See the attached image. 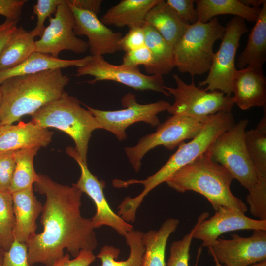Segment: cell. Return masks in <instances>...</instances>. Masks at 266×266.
<instances>
[{"label": "cell", "instance_id": "cell-1", "mask_svg": "<svg viewBox=\"0 0 266 266\" xmlns=\"http://www.w3.org/2000/svg\"><path fill=\"white\" fill-rule=\"evenodd\" d=\"M33 185L46 200L40 217L43 231L26 243L30 264L53 266L65 249L74 257L82 250L93 251L98 241L91 219L81 213L83 193L73 184L62 185L41 174Z\"/></svg>", "mask_w": 266, "mask_h": 266}, {"label": "cell", "instance_id": "cell-2", "mask_svg": "<svg viewBox=\"0 0 266 266\" xmlns=\"http://www.w3.org/2000/svg\"><path fill=\"white\" fill-rule=\"evenodd\" d=\"M69 82L61 68L6 79L0 84V125L12 124L25 115H32L58 99Z\"/></svg>", "mask_w": 266, "mask_h": 266}, {"label": "cell", "instance_id": "cell-3", "mask_svg": "<svg viewBox=\"0 0 266 266\" xmlns=\"http://www.w3.org/2000/svg\"><path fill=\"white\" fill-rule=\"evenodd\" d=\"M233 179L230 173L206 152L178 170L166 183L178 192L192 191L202 195L215 211L226 207L245 213L247 206L231 190Z\"/></svg>", "mask_w": 266, "mask_h": 266}, {"label": "cell", "instance_id": "cell-4", "mask_svg": "<svg viewBox=\"0 0 266 266\" xmlns=\"http://www.w3.org/2000/svg\"><path fill=\"white\" fill-rule=\"evenodd\" d=\"M235 124L231 112H221L209 116L200 132L189 142L180 144L176 151L158 171L145 179L123 180L122 186L127 187L134 184L143 185V191L133 198L135 203L140 205L151 190L206 153L217 137Z\"/></svg>", "mask_w": 266, "mask_h": 266}, {"label": "cell", "instance_id": "cell-5", "mask_svg": "<svg viewBox=\"0 0 266 266\" xmlns=\"http://www.w3.org/2000/svg\"><path fill=\"white\" fill-rule=\"evenodd\" d=\"M32 116L39 127L62 131L73 140L77 154L87 162L89 142L92 132L101 127L96 118L82 107L79 100L64 91L60 97L46 104Z\"/></svg>", "mask_w": 266, "mask_h": 266}, {"label": "cell", "instance_id": "cell-6", "mask_svg": "<svg viewBox=\"0 0 266 266\" xmlns=\"http://www.w3.org/2000/svg\"><path fill=\"white\" fill-rule=\"evenodd\" d=\"M225 27L214 17L206 23L197 21L190 24L173 47L175 67L192 77L209 71L212 60L213 46L222 39Z\"/></svg>", "mask_w": 266, "mask_h": 266}, {"label": "cell", "instance_id": "cell-7", "mask_svg": "<svg viewBox=\"0 0 266 266\" xmlns=\"http://www.w3.org/2000/svg\"><path fill=\"white\" fill-rule=\"evenodd\" d=\"M248 123L247 119L241 120L220 134L207 152L249 192L256 184L258 175L245 143Z\"/></svg>", "mask_w": 266, "mask_h": 266}, {"label": "cell", "instance_id": "cell-8", "mask_svg": "<svg viewBox=\"0 0 266 266\" xmlns=\"http://www.w3.org/2000/svg\"><path fill=\"white\" fill-rule=\"evenodd\" d=\"M208 118L173 115L160 124L154 133L141 137L135 145L125 147L126 155L134 171L139 172L142 158L156 147L163 146L173 150L185 140L193 139L201 130Z\"/></svg>", "mask_w": 266, "mask_h": 266}, {"label": "cell", "instance_id": "cell-9", "mask_svg": "<svg viewBox=\"0 0 266 266\" xmlns=\"http://www.w3.org/2000/svg\"><path fill=\"white\" fill-rule=\"evenodd\" d=\"M172 77L176 87L165 86V89L174 98V103L166 110L169 113L205 118L219 112H231L234 105L233 96L219 91H205L197 87L193 79L190 84H187L176 74Z\"/></svg>", "mask_w": 266, "mask_h": 266}, {"label": "cell", "instance_id": "cell-10", "mask_svg": "<svg viewBox=\"0 0 266 266\" xmlns=\"http://www.w3.org/2000/svg\"><path fill=\"white\" fill-rule=\"evenodd\" d=\"M248 31L245 21L234 17L225 26V31L217 52L214 53L208 74L199 87L206 86L207 91H219L231 96L237 71L235 56L243 34Z\"/></svg>", "mask_w": 266, "mask_h": 266}, {"label": "cell", "instance_id": "cell-11", "mask_svg": "<svg viewBox=\"0 0 266 266\" xmlns=\"http://www.w3.org/2000/svg\"><path fill=\"white\" fill-rule=\"evenodd\" d=\"M121 103L123 109L113 111L97 109L85 105L87 109L97 120L101 129L111 132L119 141L126 139V129L135 123L143 122L152 127L158 126L160 124L158 114L166 111L171 104L163 100L140 104L135 95L131 93L122 97Z\"/></svg>", "mask_w": 266, "mask_h": 266}, {"label": "cell", "instance_id": "cell-12", "mask_svg": "<svg viewBox=\"0 0 266 266\" xmlns=\"http://www.w3.org/2000/svg\"><path fill=\"white\" fill-rule=\"evenodd\" d=\"M76 75L78 77L90 75L94 77L86 81L94 84L101 81L118 82L136 90H151L169 96L165 89L163 76L146 75L138 67H132L123 64L114 65L105 60L103 56H92L83 66L78 67Z\"/></svg>", "mask_w": 266, "mask_h": 266}, {"label": "cell", "instance_id": "cell-13", "mask_svg": "<svg viewBox=\"0 0 266 266\" xmlns=\"http://www.w3.org/2000/svg\"><path fill=\"white\" fill-rule=\"evenodd\" d=\"M49 21L40 39L35 42V51L55 58H58L64 50L76 54L87 51V41L77 37L74 33V16L67 0L58 6L54 16L50 17Z\"/></svg>", "mask_w": 266, "mask_h": 266}, {"label": "cell", "instance_id": "cell-14", "mask_svg": "<svg viewBox=\"0 0 266 266\" xmlns=\"http://www.w3.org/2000/svg\"><path fill=\"white\" fill-rule=\"evenodd\" d=\"M66 153L77 162L81 171L79 179L73 184L82 193L88 195L96 206V212L91 219L94 229L103 226L110 227L120 235L124 236L133 229V226L115 213L108 203L103 192L105 182L100 180L88 169L87 162H84L77 154L74 148L69 146Z\"/></svg>", "mask_w": 266, "mask_h": 266}, {"label": "cell", "instance_id": "cell-15", "mask_svg": "<svg viewBox=\"0 0 266 266\" xmlns=\"http://www.w3.org/2000/svg\"><path fill=\"white\" fill-rule=\"evenodd\" d=\"M232 238H218L208 247L210 255L224 266H248L266 260V230H253L248 237L232 234Z\"/></svg>", "mask_w": 266, "mask_h": 266}, {"label": "cell", "instance_id": "cell-16", "mask_svg": "<svg viewBox=\"0 0 266 266\" xmlns=\"http://www.w3.org/2000/svg\"><path fill=\"white\" fill-rule=\"evenodd\" d=\"M207 212L198 217L193 238L202 241L201 245L212 246L223 233L241 230H266V220H256L234 209L223 207L208 219Z\"/></svg>", "mask_w": 266, "mask_h": 266}, {"label": "cell", "instance_id": "cell-17", "mask_svg": "<svg viewBox=\"0 0 266 266\" xmlns=\"http://www.w3.org/2000/svg\"><path fill=\"white\" fill-rule=\"evenodd\" d=\"M68 4L74 16V33L76 35L87 37L91 56H103L121 50L120 41L123 36L121 33L113 32L96 14Z\"/></svg>", "mask_w": 266, "mask_h": 266}, {"label": "cell", "instance_id": "cell-18", "mask_svg": "<svg viewBox=\"0 0 266 266\" xmlns=\"http://www.w3.org/2000/svg\"><path fill=\"white\" fill-rule=\"evenodd\" d=\"M233 93L234 104L242 110L266 107V79L262 68L247 66L237 69Z\"/></svg>", "mask_w": 266, "mask_h": 266}, {"label": "cell", "instance_id": "cell-19", "mask_svg": "<svg viewBox=\"0 0 266 266\" xmlns=\"http://www.w3.org/2000/svg\"><path fill=\"white\" fill-rule=\"evenodd\" d=\"M53 133L32 121L0 126V151L46 147L51 142Z\"/></svg>", "mask_w": 266, "mask_h": 266}, {"label": "cell", "instance_id": "cell-20", "mask_svg": "<svg viewBox=\"0 0 266 266\" xmlns=\"http://www.w3.org/2000/svg\"><path fill=\"white\" fill-rule=\"evenodd\" d=\"M11 194L15 216L14 241L26 243L36 233V220L41 213L43 205L35 197L33 188Z\"/></svg>", "mask_w": 266, "mask_h": 266}, {"label": "cell", "instance_id": "cell-21", "mask_svg": "<svg viewBox=\"0 0 266 266\" xmlns=\"http://www.w3.org/2000/svg\"><path fill=\"white\" fill-rule=\"evenodd\" d=\"M160 0H123L109 8L101 21L106 26L128 27L129 29L142 27L149 10Z\"/></svg>", "mask_w": 266, "mask_h": 266}, {"label": "cell", "instance_id": "cell-22", "mask_svg": "<svg viewBox=\"0 0 266 266\" xmlns=\"http://www.w3.org/2000/svg\"><path fill=\"white\" fill-rule=\"evenodd\" d=\"M91 57V55H89L81 59L66 60L34 51L18 66L0 71V84L6 79L13 76L33 74L69 66L82 67L90 60Z\"/></svg>", "mask_w": 266, "mask_h": 266}, {"label": "cell", "instance_id": "cell-23", "mask_svg": "<svg viewBox=\"0 0 266 266\" xmlns=\"http://www.w3.org/2000/svg\"><path fill=\"white\" fill-rule=\"evenodd\" d=\"M145 22L153 27L174 47L190 25L166 3L160 0L148 12Z\"/></svg>", "mask_w": 266, "mask_h": 266}, {"label": "cell", "instance_id": "cell-24", "mask_svg": "<svg viewBox=\"0 0 266 266\" xmlns=\"http://www.w3.org/2000/svg\"><path fill=\"white\" fill-rule=\"evenodd\" d=\"M266 61V2L261 7L258 18L249 33L247 44L237 59L239 68L251 66L262 68Z\"/></svg>", "mask_w": 266, "mask_h": 266}, {"label": "cell", "instance_id": "cell-25", "mask_svg": "<svg viewBox=\"0 0 266 266\" xmlns=\"http://www.w3.org/2000/svg\"><path fill=\"white\" fill-rule=\"evenodd\" d=\"M179 220L169 218L158 230L143 233L142 242L145 248L141 266H166V246L170 235L175 232Z\"/></svg>", "mask_w": 266, "mask_h": 266}, {"label": "cell", "instance_id": "cell-26", "mask_svg": "<svg viewBox=\"0 0 266 266\" xmlns=\"http://www.w3.org/2000/svg\"><path fill=\"white\" fill-rule=\"evenodd\" d=\"M198 21L206 23L220 15H233L250 22L257 20L260 8L247 6L240 0H196Z\"/></svg>", "mask_w": 266, "mask_h": 266}, {"label": "cell", "instance_id": "cell-27", "mask_svg": "<svg viewBox=\"0 0 266 266\" xmlns=\"http://www.w3.org/2000/svg\"><path fill=\"white\" fill-rule=\"evenodd\" d=\"M143 29L145 46L150 50L153 57L152 65L145 68L146 72L149 75L162 76L169 73L175 67L173 47L146 22Z\"/></svg>", "mask_w": 266, "mask_h": 266}, {"label": "cell", "instance_id": "cell-28", "mask_svg": "<svg viewBox=\"0 0 266 266\" xmlns=\"http://www.w3.org/2000/svg\"><path fill=\"white\" fill-rule=\"evenodd\" d=\"M34 37L23 27H17L0 53V71L23 63L35 50Z\"/></svg>", "mask_w": 266, "mask_h": 266}, {"label": "cell", "instance_id": "cell-29", "mask_svg": "<svg viewBox=\"0 0 266 266\" xmlns=\"http://www.w3.org/2000/svg\"><path fill=\"white\" fill-rule=\"evenodd\" d=\"M143 233L133 229L124 236L130 248V254L124 261L117 259L120 252L118 248L112 246H103L96 256L101 260V266H141L145 251L142 242Z\"/></svg>", "mask_w": 266, "mask_h": 266}, {"label": "cell", "instance_id": "cell-30", "mask_svg": "<svg viewBox=\"0 0 266 266\" xmlns=\"http://www.w3.org/2000/svg\"><path fill=\"white\" fill-rule=\"evenodd\" d=\"M40 148L31 147L15 150V166L9 192L32 188L38 180L34 170L33 158Z\"/></svg>", "mask_w": 266, "mask_h": 266}, {"label": "cell", "instance_id": "cell-31", "mask_svg": "<svg viewBox=\"0 0 266 266\" xmlns=\"http://www.w3.org/2000/svg\"><path fill=\"white\" fill-rule=\"evenodd\" d=\"M246 148L258 178H266V111L255 128L245 132Z\"/></svg>", "mask_w": 266, "mask_h": 266}, {"label": "cell", "instance_id": "cell-32", "mask_svg": "<svg viewBox=\"0 0 266 266\" xmlns=\"http://www.w3.org/2000/svg\"><path fill=\"white\" fill-rule=\"evenodd\" d=\"M15 216L12 194L0 191V248L7 251L14 241Z\"/></svg>", "mask_w": 266, "mask_h": 266}, {"label": "cell", "instance_id": "cell-33", "mask_svg": "<svg viewBox=\"0 0 266 266\" xmlns=\"http://www.w3.org/2000/svg\"><path fill=\"white\" fill-rule=\"evenodd\" d=\"M197 224L182 239L173 242L170 248V256L166 266H189L190 249Z\"/></svg>", "mask_w": 266, "mask_h": 266}, {"label": "cell", "instance_id": "cell-34", "mask_svg": "<svg viewBox=\"0 0 266 266\" xmlns=\"http://www.w3.org/2000/svg\"><path fill=\"white\" fill-rule=\"evenodd\" d=\"M64 0H38L36 4L33 6V12L37 16L35 27L30 31L32 34L35 36L41 37L46 27L45 22L51 15L55 13L58 6Z\"/></svg>", "mask_w": 266, "mask_h": 266}, {"label": "cell", "instance_id": "cell-35", "mask_svg": "<svg viewBox=\"0 0 266 266\" xmlns=\"http://www.w3.org/2000/svg\"><path fill=\"white\" fill-rule=\"evenodd\" d=\"M15 151H0V191L9 192L15 166Z\"/></svg>", "mask_w": 266, "mask_h": 266}, {"label": "cell", "instance_id": "cell-36", "mask_svg": "<svg viewBox=\"0 0 266 266\" xmlns=\"http://www.w3.org/2000/svg\"><path fill=\"white\" fill-rule=\"evenodd\" d=\"M1 266H35L29 262L26 244L14 241L10 249L4 252Z\"/></svg>", "mask_w": 266, "mask_h": 266}, {"label": "cell", "instance_id": "cell-37", "mask_svg": "<svg viewBox=\"0 0 266 266\" xmlns=\"http://www.w3.org/2000/svg\"><path fill=\"white\" fill-rule=\"evenodd\" d=\"M153 57L150 50L146 46L125 52L123 57L122 64L132 66L138 67L143 66L145 68L152 64Z\"/></svg>", "mask_w": 266, "mask_h": 266}, {"label": "cell", "instance_id": "cell-38", "mask_svg": "<svg viewBox=\"0 0 266 266\" xmlns=\"http://www.w3.org/2000/svg\"><path fill=\"white\" fill-rule=\"evenodd\" d=\"M166 3L183 20L190 24L198 21V15L194 0H167Z\"/></svg>", "mask_w": 266, "mask_h": 266}, {"label": "cell", "instance_id": "cell-39", "mask_svg": "<svg viewBox=\"0 0 266 266\" xmlns=\"http://www.w3.org/2000/svg\"><path fill=\"white\" fill-rule=\"evenodd\" d=\"M145 46V36L143 26L130 28L120 41L121 50L125 52L135 50Z\"/></svg>", "mask_w": 266, "mask_h": 266}, {"label": "cell", "instance_id": "cell-40", "mask_svg": "<svg viewBox=\"0 0 266 266\" xmlns=\"http://www.w3.org/2000/svg\"><path fill=\"white\" fill-rule=\"evenodd\" d=\"M92 251L82 250L73 259L68 254L57 260L53 266H89L96 259Z\"/></svg>", "mask_w": 266, "mask_h": 266}, {"label": "cell", "instance_id": "cell-41", "mask_svg": "<svg viewBox=\"0 0 266 266\" xmlns=\"http://www.w3.org/2000/svg\"><path fill=\"white\" fill-rule=\"evenodd\" d=\"M26 0H0V15L6 20L18 21Z\"/></svg>", "mask_w": 266, "mask_h": 266}, {"label": "cell", "instance_id": "cell-42", "mask_svg": "<svg viewBox=\"0 0 266 266\" xmlns=\"http://www.w3.org/2000/svg\"><path fill=\"white\" fill-rule=\"evenodd\" d=\"M68 3L75 7L92 12L96 15L100 11L102 0H67Z\"/></svg>", "mask_w": 266, "mask_h": 266}, {"label": "cell", "instance_id": "cell-43", "mask_svg": "<svg viewBox=\"0 0 266 266\" xmlns=\"http://www.w3.org/2000/svg\"><path fill=\"white\" fill-rule=\"evenodd\" d=\"M17 21L8 20L0 24V53L17 28Z\"/></svg>", "mask_w": 266, "mask_h": 266}, {"label": "cell", "instance_id": "cell-44", "mask_svg": "<svg viewBox=\"0 0 266 266\" xmlns=\"http://www.w3.org/2000/svg\"><path fill=\"white\" fill-rule=\"evenodd\" d=\"M243 4L254 8H260L266 0H240Z\"/></svg>", "mask_w": 266, "mask_h": 266}, {"label": "cell", "instance_id": "cell-45", "mask_svg": "<svg viewBox=\"0 0 266 266\" xmlns=\"http://www.w3.org/2000/svg\"><path fill=\"white\" fill-rule=\"evenodd\" d=\"M248 266H266V260L253 263Z\"/></svg>", "mask_w": 266, "mask_h": 266}, {"label": "cell", "instance_id": "cell-46", "mask_svg": "<svg viewBox=\"0 0 266 266\" xmlns=\"http://www.w3.org/2000/svg\"><path fill=\"white\" fill-rule=\"evenodd\" d=\"M4 251L0 248V266H1L3 257H4Z\"/></svg>", "mask_w": 266, "mask_h": 266}, {"label": "cell", "instance_id": "cell-47", "mask_svg": "<svg viewBox=\"0 0 266 266\" xmlns=\"http://www.w3.org/2000/svg\"><path fill=\"white\" fill-rule=\"evenodd\" d=\"M215 263V266H223L215 257H212Z\"/></svg>", "mask_w": 266, "mask_h": 266}, {"label": "cell", "instance_id": "cell-48", "mask_svg": "<svg viewBox=\"0 0 266 266\" xmlns=\"http://www.w3.org/2000/svg\"><path fill=\"white\" fill-rule=\"evenodd\" d=\"M1 103V90H0V111Z\"/></svg>", "mask_w": 266, "mask_h": 266}]
</instances>
